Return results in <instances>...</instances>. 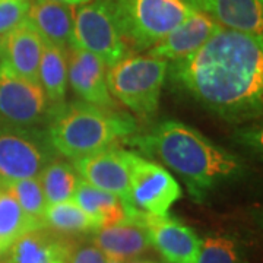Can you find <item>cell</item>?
I'll return each mask as SVG.
<instances>
[{
	"label": "cell",
	"mask_w": 263,
	"mask_h": 263,
	"mask_svg": "<svg viewBox=\"0 0 263 263\" xmlns=\"http://www.w3.org/2000/svg\"><path fill=\"white\" fill-rule=\"evenodd\" d=\"M219 27L221 25H218L214 19L196 10L160 43L151 47L148 54L171 62L183 60L202 47Z\"/></svg>",
	"instance_id": "16"
},
{
	"label": "cell",
	"mask_w": 263,
	"mask_h": 263,
	"mask_svg": "<svg viewBox=\"0 0 263 263\" xmlns=\"http://www.w3.org/2000/svg\"><path fill=\"white\" fill-rule=\"evenodd\" d=\"M44 41L25 19L0 37V65L15 75L38 82V67Z\"/></svg>",
	"instance_id": "15"
},
{
	"label": "cell",
	"mask_w": 263,
	"mask_h": 263,
	"mask_svg": "<svg viewBox=\"0 0 263 263\" xmlns=\"http://www.w3.org/2000/svg\"><path fill=\"white\" fill-rule=\"evenodd\" d=\"M2 187H5V184H3V183L0 181V189H2Z\"/></svg>",
	"instance_id": "31"
},
{
	"label": "cell",
	"mask_w": 263,
	"mask_h": 263,
	"mask_svg": "<svg viewBox=\"0 0 263 263\" xmlns=\"http://www.w3.org/2000/svg\"><path fill=\"white\" fill-rule=\"evenodd\" d=\"M27 19L44 43L70 48L75 24L73 6L51 0H35L29 3Z\"/></svg>",
	"instance_id": "18"
},
{
	"label": "cell",
	"mask_w": 263,
	"mask_h": 263,
	"mask_svg": "<svg viewBox=\"0 0 263 263\" xmlns=\"http://www.w3.org/2000/svg\"><path fill=\"white\" fill-rule=\"evenodd\" d=\"M94 245L100 247L107 257L123 262L148 252L152 245L148 228L143 222V212L129 205L123 222L94 231Z\"/></svg>",
	"instance_id": "12"
},
{
	"label": "cell",
	"mask_w": 263,
	"mask_h": 263,
	"mask_svg": "<svg viewBox=\"0 0 263 263\" xmlns=\"http://www.w3.org/2000/svg\"><path fill=\"white\" fill-rule=\"evenodd\" d=\"M135 152L120 148H107L73 161L79 177L94 187L113 193L126 202Z\"/></svg>",
	"instance_id": "10"
},
{
	"label": "cell",
	"mask_w": 263,
	"mask_h": 263,
	"mask_svg": "<svg viewBox=\"0 0 263 263\" xmlns=\"http://www.w3.org/2000/svg\"><path fill=\"white\" fill-rule=\"evenodd\" d=\"M38 84L44 89L51 103H62L67 91V48L44 43L40 67Z\"/></svg>",
	"instance_id": "20"
},
{
	"label": "cell",
	"mask_w": 263,
	"mask_h": 263,
	"mask_svg": "<svg viewBox=\"0 0 263 263\" xmlns=\"http://www.w3.org/2000/svg\"><path fill=\"white\" fill-rule=\"evenodd\" d=\"M51 2H59V3H65V5H70V6H81L91 0H51Z\"/></svg>",
	"instance_id": "28"
},
{
	"label": "cell",
	"mask_w": 263,
	"mask_h": 263,
	"mask_svg": "<svg viewBox=\"0 0 263 263\" xmlns=\"http://www.w3.org/2000/svg\"><path fill=\"white\" fill-rule=\"evenodd\" d=\"M143 222L149 233L151 245L168 263H195L202 240L193 228L177 218L143 212Z\"/></svg>",
	"instance_id": "11"
},
{
	"label": "cell",
	"mask_w": 263,
	"mask_h": 263,
	"mask_svg": "<svg viewBox=\"0 0 263 263\" xmlns=\"http://www.w3.org/2000/svg\"><path fill=\"white\" fill-rule=\"evenodd\" d=\"M168 62L160 57L127 56L107 73L108 91L129 110L149 117L158 110Z\"/></svg>",
	"instance_id": "5"
},
{
	"label": "cell",
	"mask_w": 263,
	"mask_h": 263,
	"mask_svg": "<svg viewBox=\"0 0 263 263\" xmlns=\"http://www.w3.org/2000/svg\"><path fill=\"white\" fill-rule=\"evenodd\" d=\"M56 151L47 135L32 127L0 129V181L8 184L24 179H37L54 160Z\"/></svg>",
	"instance_id": "7"
},
{
	"label": "cell",
	"mask_w": 263,
	"mask_h": 263,
	"mask_svg": "<svg viewBox=\"0 0 263 263\" xmlns=\"http://www.w3.org/2000/svg\"><path fill=\"white\" fill-rule=\"evenodd\" d=\"M181 196L179 181L158 162L135 154L132 162L130 186L124 203L152 215H167Z\"/></svg>",
	"instance_id": "8"
},
{
	"label": "cell",
	"mask_w": 263,
	"mask_h": 263,
	"mask_svg": "<svg viewBox=\"0 0 263 263\" xmlns=\"http://www.w3.org/2000/svg\"><path fill=\"white\" fill-rule=\"evenodd\" d=\"M75 241L47 227L21 235L2 256L3 263H67Z\"/></svg>",
	"instance_id": "13"
},
{
	"label": "cell",
	"mask_w": 263,
	"mask_h": 263,
	"mask_svg": "<svg viewBox=\"0 0 263 263\" xmlns=\"http://www.w3.org/2000/svg\"><path fill=\"white\" fill-rule=\"evenodd\" d=\"M108 257L100 247L94 243H84L72 247V252L69 254L67 263H107Z\"/></svg>",
	"instance_id": "27"
},
{
	"label": "cell",
	"mask_w": 263,
	"mask_h": 263,
	"mask_svg": "<svg viewBox=\"0 0 263 263\" xmlns=\"http://www.w3.org/2000/svg\"><path fill=\"white\" fill-rule=\"evenodd\" d=\"M224 28L262 35L263 0H184Z\"/></svg>",
	"instance_id": "17"
},
{
	"label": "cell",
	"mask_w": 263,
	"mask_h": 263,
	"mask_svg": "<svg viewBox=\"0 0 263 263\" xmlns=\"http://www.w3.org/2000/svg\"><path fill=\"white\" fill-rule=\"evenodd\" d=\"M107 263H124V262H123V260H117V259H111V257H108Z\"/></svg>",
	"instance_id": "29"
},
{
	"label": "cell",
	"mask_w": 263,
	"mask_h": 263,
	"mask_svg": "<svg viewBox=\"0 0 263 263\" xmlns=\"http://www.w3.org/2000/svg\"><path fill=\"white\" fill-rule=\"evenodd\" d=\"M129 263H155V262H152V260H132V262Z\"/></svg>",
	"instance_id": "30"
},
{
	"label": "cell",
	"mask_w": 263,
	"mask_h": 263,
	"mask_svg": "<svg viewBox=\"0 0 263 263\" xmlns=\"http://www.w3.org/2000/svg\"><path fill=\"white\" fill-rule=\"evenodd\" d=\"M173 76L197 103L224 117L260 110L262 35L219 27L192 56L174 62Z\"/></svg>",
	"instance_id": "1"
},
{
	"label": "cell",
	"mask_w": 263,
	"mask_h": 263,
	"mask_svg": "<svg viewBox=\"0 0 263 263\" xmlns=\"http://www.w3.org/2000/svg\"><path fill=\"white\" fill-rule=\"evenodd\" d=\"M50 103L38 82L0 65V122L10 127H32L47 117Z\"/></svg>",
	"instance_id": "9"
},
{
	"label": "cell",
	"mask_w": 263,
	"mask_h": 263,
	"mask_svg": "<svg viewBox=\"0 0 263 263\" xmlns=\"http://www.w3.org/2000/svg\"><path fill=\"white\" fill-rule=\"evenodd\" d=\"M5 187L18 200L21 208L38 224L44 226V212L47 209V200L38 179L16 180L5 184Z\"/></svg>",
	"instance_id": "24"
},
{
	"label": "cell",
	"mask_w": 263,
	"mask_h": 263,
	"mask_svg": "<svg viewBox=\"0 0 263 263\" xmlns=\"http://www.w3.org/2000/svg\"><path fill=\"white\" fill-rule=\"evenodd\" d=\"M0 257H2V254H0Z\"/></svg>",
	"instance_id": "33"
},
{
	"label": "cell",
	"mask_w": 263,
	"mask_h": 263,
	"mask_svg": "<svg viewBox=\"0 0 263 263\" xmlns=\"http://www.w3.org/2000/svg\"><path fill=\"white\" fill-rule=\"evenodd\" d=\"M44 227L69 237L97 231L91 218L72 199L48 205L44 212Z\"/></svg>",
	"instance_id": "23"
},
{
	"label": "cell",
	"mask_w": 263,
	"mask_h": 263,
	"mask_svg": "<svg viewBox=\"0 0 263 263\" xmlns=\"http://www.w3.org/2000/svg\"><path fill=\"white\" fill-rule=\"evenodd\" d=\"M127 46L149 50L196 9L184 0H107Z\"/></svg>",
	"instance_id": "4"
},
{
	"label": "cell",
	"mask_w": 263,
	"mask_h": 263,
	"mask_svg": "<svg viewBox=\"0 0 263 263\" xmlns=\"http://www.w3.org/2000/svg\"><path fill=\"white\" fill-rule=\"evenodd\" d=\"M105 63L98 56L81 48L67 50V79L79 98L98 107H111Z\"/></svg>",
	"instance_id": "14"
},
{
	"label": "cell",
	"mask_w": 263,
	"mask_h": 263,
	"mask_svg": "<svg viewBox=\"0 0 263 263\" xmlns=\"http://www.w3.org/2000/svg\"><path fill=\"white\" fill-rule=\"evenodd\" d=\"M195 263H240L237 245L227 237H208L200 245Z\"/></svg>",
	"instance_id": "25"
},
{
	"label": "cell",
	"mask_w": 263,
	"mask_h": 263,
	"mask_svg": "<svg viewBox=\"0 0 263 263\" xmlns=\"http://www.w3.org/2000/svg\"><path fill=\"white\" fill-rule=\"evenodd\" d=\"M72 200L91 218L97 230L117 226L126 219V203L122 197L94 187L82 179Z\"/></svg>",
	"instance_id": "19"
},
{
	"label": "cell",
	"mask_w": 263,
	"mask_h": 263,
	"mask_svg": "<svg viewBox=\"0 0 263 263\" xmlns=\"http://www.w3.org/2000/svg\"><path fill=\"white\" fill-rule=\"evenodd\" d=\"M40 227L44 226L38 224L37 221H34L31 216L27 215V212L21 208L18 200L12 196L8 189H0V254L2 256L21 235Z\"/></svg>",
	"instance_id": "21"
},
{
	"label": "cell",
	"mask_w": 263,
	"mask_h": 263,
	"mask_svg": "<svg viewBox=\"0 0 263 263\" xmlns=\"http://www.w3.org/2000/svg\"><path fill=\"white\" fill-rule=\"evenodd\" d=\"M70 47L92 53L110 67L127 57L129 46L107 0H91L78 6Z\"/></svg>",
	"instance_id": "6"
},
{
	"label": "cell",
	"mask_w": 263,
	"mask_h": 263,
	"mask_svg": "<svg viewBox=\"0 0 263 263\" xmlns=\"http://www.w3.org/2000/svg\"><path fill=\"white\" fill-rule=\"evenodd\" d=\"M29 10V0H0V37L22 24Z\"/></svg>",
	"instance_id": "26"
},
{
	"label": "cell",
	"mask_w": 263,
	"mask_h": 263,
	"mask_svg": "<svg viewBox=\"0 0 263 263\" xmlns=\"http://www.w3.org/2000/svg\"><path fill=\"white\" fill-rule=\"evenodd\" d=\"M0 263H3V262H2V257H0Z\"/></svg>",
	"instance_id": "32"
},
{
	"label": "cell",
	"mask_w": 263,
	"mask_h": 263,
	"mask_svg": "<svg viewBox=\"0 0 263 263\" xmlns=\"http://www.w3.org/2000/svg\"><path fill=\"white\" fill-rule=\"evenodd\" d=\"M47 205L70 200L81 181L73 165L60 160H53L37 177Z\"/></svg>",
	"instance_id": "22"
},
{
	"label": "cell",
	"mask_w": 263,
	"mask_h": 263,
	"mask_svg": "<svg viewBox=\"0 0 263 263\" xmlns=\"http://www.w3.org/2000/svg\"><path fill=\"white\" fill-rule=\"evenodd\" d=\"M130 142L160 161L164 168L174 171L196 196L238 170L235 157L193 127L176 120L162 122Z\"/></svg>",
	"instance_id": "2"
},
{
	"label": "cell",
	"mask_w": 263,
	"mask_h": 263,
	"mask_svg": "<svg viewBox=\"0 0 263 263\" xmlns=\"http://www.w3.org/2000/svg\"><path fill=\"white\" fill-rule=\"evenodd\" d=\"M135 132L136 122L129 114L79 101L53 114L47 136L57 154L76 161L111 148Z\"/></svg>",
	"instance_id": "3"
}]
</instances>
